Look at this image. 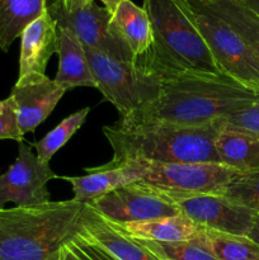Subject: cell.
<instances>
[{"mask_svg": "<svg viewBox=\"0 0 259 260\" xmlns=\"http://www.w3.org/2000/svg\"><path fill=\"white\" fill-rule=\"evenodd\" d=\"M56 0H0V50L8 52L23 29Z\"/></svg>", "mask_w": 259, "mask_h": 260, "instance_id": "21", "label": "cell"}, {"mask_svg": "<svg viewBox=\"0 0 259 260\" xmlns=\"http://www.w3.org/2000/svg\"><path fill=\"white\" fill-rule=\"evenodd\" d=\"M60 178L50 164H43L33 154L29 145L19 142L18 156L9 169L0 175V208L8 202L15 206L40 205L50 201L47 184Z\"/></svg>", "mask_w": 259, "mask_h": 260, "instance_id": "10", "label": "cell"}, {"mask_svg": "<svg viewBox=\"0 0 259 260\" xmlns=\"http://www.w3.org/2000/svg\"><path fill=\"white\" fill-rule=\"evenodd\" d=\"M61 5L65 8L68 12H74V10L81 9L88 5L93 4L94 0H60Z\"/></svg>", "mask_w": 259, "mask_h": 260, "instance_id": "29", "label": "cell"}, {"mask_svg": "<svg viewBox=\"0 0 259 260\" xmlns=\"http://www.w3.org/2000/svg\"><path fill=\"white\" fill-rule=\"evenodd\" d=\"M65 253L73 260H118L112 256L98 244L91 241L81 231L66 246Z\"/></svg>", "mask_w": 259, "mask_h": 260, "instance_id": "27", "label": "cell"}, {"mask_svg": "<svg viewBox=\"0 0 259 260\" xmlns=\"http://www.w3.org/2000/svg\"><path fill=\"white\" fill-rule=\"evenodd\" d=\"M84 50L96 89L107 102L116 107L122 118L159 96L161 76L156 73L137 62L117 60L88 47Z\"/></svg>", "mask_w": 259, "mask_h": 260, "instance_id": "5", "label": "cell"}, {"mask_svg": "<svg viewBox=\"0 0 259 260\" xmlns=\"http://www.w3.org/2000/svg\"><path fill=\"white\" fill-rule=\"evenodd\" d=\"M58 70L55 81L66 91L78 86L96 88L83 45L69 30L58 28Z\"/></svg>", "mask_w": 259, "mask_h": 260, "instance_id": "16", "label": "cell"}, {"mask_svg": "<svg viewBox=\"0 0 259 260\" xmlns=\"http://www.w3.org/2000/svg\"><path fill=\"white\" fill-rule=\"evenodd\" d=\"M88 174L83 177H60L71 184L73 200L89 203L123 185L131 184L142 178L144 167L141 160H128L119 164H107L85 169Z\"/></svg>", "mask_w": 259, "mask_h": 260, "instance_id": "13", "label": "cell"}, {"mask_svg": "<svg viewBox=\"0 0 259 260\" xmlns=\"http://www.w3.org/2000/svg\"><path fill=\"white\" fill-rule=\"evenodd\" d=\"M86 205L114 223L144 222L182 213L170 196L141 182L123 185Z\"/></svg>", "mask_w": 259, "mask_h": 260, "instance_id": "8", "label": "cell"}, {"mask_svg": "<svg viewBox=\"0 0 259 260\" xmlns=\"http://www.w3.org/2000/svg\"><path fill=\"white\" fill-rule=\"evenodd\" d=\"M240 2H243L244 4H246L249 8H251L254 12L259 14V0H240Z\"/></svg>", "mask_w": 259, "mask_h": 260, "instance_id": "32", "label": "cell"}, {"mask_svg": "<svg viewBox=\"0 0 259 260\" xmlns=\"http://www.w3.org/2000/svg\"><path fill=\"white\" fill-rule=\"evenodd\" d=\"M259 102V94L222 74L180 73L161 76L159 96L126 122L203 126Z\"/></svg>", "mask_w": 259, "mask_h": 260, "instance_id": "1", "label": "cell"}, {"mask_svg": "<svg viewBox=\"0 0 259 260\" xmlns=\"http://www.w3.org/2000/svg\"><path fill=\"white\" fill-rule=\"evenodd\" d=\"M111 25L136 61L146 55L152 45V30L144 7H139L132 0H123L112 14Z\"/></svg>", "mask_w": 259, "mask_h": 260, "instance_id": "17", "label": "cell"}, {"mask_svg": "<svg viewBox=\"0 0 259 260\" xmlns=\"http://www.w3.org/2000/svg\"><path fill=\"white\" fill-rule=\"evenodd\" d=\"M220 129V119L203 126L121 119L104 126L103 134L113 150L111 164L137 159L156 162H220L215 149Z\"/></svg>", "mask_w": 259, "mask_h": 260, "instance_id": "3", "label": "cell"}, {"mask_svg": "<svg viewBox=\"0 0 259 260\" xmlns=\"http://www.w3.org/2000/svg\"><path fill=\"white\" fill-rule=\"evenodd\" d=\"M90 108L85 107L79 111L74 112L69 117L63 118L52 131L48 132L43 139L40 141L35 142L32 146H35L36 151H37V157L41 162L43 164H50L51 159L53 155L62 149L69 140L81 128L84 122L86 121Z\"/></svg>", "mask_w": 259, "mask_h": 260, "instance_id": "23", "label": "cell"}, {"mask_svg": "<svg viewBox=\"0 0 259 260\" xmlns=\"http://www.w3.org/2000/svg\"><path fill=\"white\" fill-rule=\"evenodd\" d=\"M144 9L151 24L152 45L137 63L160 76L221 74L187 0H144Z\"/></svg>", "mask_w": 259, "mask_h": 260, "instance_id": "4", "label": "cell"}, {"mask_svg": "<svg viewBox=\"0 0 259 260\" xmlns=\"http://www.w3.org/2000/svg\"><path fill=\"white\" fill-rule=\"evenodd\" d=\"M62 260H73V259H71L70 256H69L68 254L65 253V250H63V256H62Z\"/></svg>", "mask_w": 259, "mask_h": 260, "instance_id": "33", "label": "cell"}, {"mask_svg": "<svg viewBox=\"0 0 259 260\" xmlns=\"http://www.w3.org/2000/svg\"><path fill=\"white\" fill-rule=\"evenodd\" d=\"M246 236L259 245V213H256L255 218H254L253 226H251L250 231H249Z\"/></svg>", "mask_w": 259, "mask_h": 260, "instance_id": "30", "label": "cell"}, {"mask_svg": "<svg viewBox=\"0 0 259 260\" xmlns=\"http://www.w3.org/2000/svg\"><path fill=\"white\" fill-rule=\"evenodd\" d=\"M139 241L160 260H217L208 251L197 246L192 241H180V243H161V241L150 240Z\"/></svg>", "mask_w": 259, "mask_h": 260, "instance_id": "24", "label": "cell"}, {"mask_svg": "<svg viewBox=\"0 0 259 260\" xmlns=\"http://www.w3.org/2000/svg\"><path fill=\"white\" fill-rule=\"evenodd\" d=\"M114 225L131 238L139 240L161 241V243L190 241L195 239L201 229L197 223L193 222L183 213L170 217L144 221V222L114 223Z\"/></svg>", "mask_w": 259, "mask_h": 260, "instance_id": "20", "label": "cell"}, {"mask_svg": "<svg viewBox=\"0 0 259 260\" xmlns=\"http://www.w3.org/2000/svg\"><path fill=\"white\" fill-rule=\"evenodd\" d=\"M222 196L259 213V172L239 174L229 183Z\"/></svg>", "mask_w": 259, "mask_h": 260, "instance_id": "25", "label": "cell"}, {"mask_svg": "<svg viewBox=\"0 0 259 260\" xmlns=\"http://www.w3.org/2000/svg\"><path fill=\"white\" fill-rule=\"evenodd\" d=\"M188 4L228 23L259 57V14L251 8L240 0H188Z\"/></svg>", "mask_w": 259, "mask_h": 260, "instance_id": "19", "label": "cell"}, {"mask_svg": "<svg viewBox=\"0 0 259 260\" xmlns=\"http://www.w3.org/2000/svg\"><path fill=\"white\" fill-rule=\"evenodd\" d=\"M65 93V89L46 74L18 78L9 96L14 104L20 132L25 135L35 131L52 113Z\"/></svg>", "mask_w": 259, "mask_h": 260, "instance_id": "12", "label": "cell"}, {"mask_svg": "<svg viewBox=\"0 0 259 260\" xmlns=\"http://www.w3.org/2000/svg\"><path fill=\"white\" fill-rule=\"evenodd\" d=\"M81 233L118 260H160L137 239L124 234L88 205Z\"/></svg>", "mask_w": 259, "mask_h": 260, "instance_id": "15", "label": "cell"}, {"mask_svg": "<svg viewBox=\"0 0 259 260\" xmlns=\"http://www.w3.org/2000/svg\"><path fill=\"white\" fill-rule=\"evenodd\" d=\"M190 10L220 73L259 94V57L253 48L222 19L192 7Z\"/></svg>", "mask_w": 259, "mask_h": 260, "instance_id": "6", "label": "cell"}, {"mask_svg": "<svg viewBox=\"0 0 259 260\" xmlns=\"http://www.w3.org/2000/svg\"><path fill=\"white\" fill-rule=\"evenodd\" d=\"M170 197L183 215L200 228L216 233L246 236L256 216V212L222 194H177Z\"/></svg>", "mask_w": 259, "mask_h": 260, "instance_id": "11", "label": "cell"}, {"mask_svg": "<svg viewBox=\"0 0 259 260\" xmlns=\"http://www.w3.org/2000/svg\"><path fill=\"white\" fill-rule=\"evenodd\" d=\"M24 135L18 126L15 108L10 96L0 101V140H13L22 142Z\"/></svg>", "mask_w": 259, "mask_h": 260, "instance_id": "28", "label": "cell"}, {"mask_svg": "<svg viewBox=\"0 0 259 260\" xmlns=\"http://www.w3.org/2000/svg\"><path fill=\"white\" fill-rule=\"evenodd\" d=\"M220 121L223 127L259 137V102L235 113L228 114Z\"/></svg>", "mask_w": 259, "mask_h": 260, "instance_id": "26", "label": "cell"}, {"mask_svg": "<svg viewBox=\"0 0 259 260\" xmlns=\"http://www.w3.org/2000/svg\"><path fill=\"white\" fill-rule=\"evenodd\" d=\"M142 161L144 174L137 182L169 196L222 194L238 172L220 162Z\"/></svg>", "mask_w": 259, "mask_h": 260, "instance_id": "7", "label": "cell"}, {"mask_svg": "<svg viewBox=\"0 0 259 260\" xmlns=\"http://www.w3.org/2000/svg\"><path fill=\"white\" fill-rule=\"evenodd\" d=\"M86 205L48 201L0 210V260H62L83 230Z\"/></svg>", "mask_w": 259, "mask_h": 260, "instance_id": "2", "label": "cell"}, {"mask_svg": "<svg viewBox=\"0 0 259 260\" xmlns=\"http://www.w3.org/2000/svg\"><path fill=\"white\" fill-rule=\"evenodd\" d=\"M102 3H103L104 8H106L107 10H108L111 14H113V12L116 10V8L118 7L119 4H121L123 0H101Z\"/></svg>", "mask_w": 259, "mask_h": 260, "instance_id": "31", "label": "cell"}, {"mask_svg": "<svg viewBox=\"0 0 259 260\" xmlns=\"http://www.w3.org/2000/svg\"><path fill=\"white\" fill-rule=\"evenodd\" d=\"M0 210H2V208H0Z\"/></svg>", "mask_w": 259, "mask_h": 260, "instance_id": "34", "label": "cell"}, {"mask_svg": "<svg viewBox=\"0 0 259 260\" xmlns=\"http://www.w3.org/2000/svg\"><path fill=\"white\" fill-rule=\"evenodd\" d=\"M58 27L48 10L30 22L20 35L19 75L45 74L53 53H57Z\"/></svg>", "mask_w": 259, "mask_h": 260, "instance_id": "14", "label": "cell"}, {"mask_svg": "<svg viewBox=\"0 0 259 260\" xmlns=\"http://www.w3.org/2000/svg\"><path fill=\"white\" fill-rule=\"evenodd\" d=\"M192 241L217 260H259V245L248 236L200 229Z\"/></svg>", "mask_w": 259, "mask_h": 260, "instance_id": "22", "label": "cell"}, {"mask_svg": "<svg viewBox=\"0 0 259 260\" xmlns=\"http://www.w3.org/2000/svg\"><path fill=\"white\" fill-rule=\"evenodd\" d=\"M218 161L239 174L259 172V137L221 124L215 140Z\"/></svg>", "mask_w": 259, "mask_h": 260, "instance_id": "18", "label": "cell"}, {"mask_svg": "<svg viewBox=\"0 0 259 260\" xmlns=\"http://www.w3.org/2000/svg\"><path fill=\"white\" fill-rule=\"evenodd\" d=\"M58 28L73 33L84 47L91 48L121 61L137 62L134 53L112 29V14L104 7L90 4L81 9L68 12L60 0L47 8Z\"/></svg>", "mask_w": 259, "mask_h": 260, "instance_id": "9", "label": "cell"}]
</instances>
